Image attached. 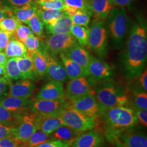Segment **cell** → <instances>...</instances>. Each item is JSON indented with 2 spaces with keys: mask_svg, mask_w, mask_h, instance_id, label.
<instances>
[{
  "mask_svg": "<svg viewBox=\"0 0 147 147\" xmlns=\"http://www.w3.org/2000/svg\"><path fill=\"white\" fill-rule=\"evenodd\" d=\"M113 6L118 7H125L130 5L133 0H110Z\"/></svg>",
  "mask_w": 147,
  "mask_h": 147,
  "instance_id": "f907efd6",
  "label": "cell"
},
{
  "mask_svg": "<svg viewBox=\"0 0 147 147\" xmlns=\"http://www.w3.org/2000/svg\"><path fill=\"white\" fill-rule=\"evenodd\" d=\"M11 84L9 79L7 78H0V101L7 96Z\"/></svg>",
  "mask_w": 147,
  "mask_h": 147,
  "instance_id": "7bdbcfd3",
  "label": "cell"
},
{
  "mask_svg": "<svg viewBox=\"0 0 147 147\" xmlns=\"http://www.w3.org/2000/svg\"><path fill=\"white\" fill-rule=\"evenodd\" d=\"M105 25L112 47L119 49L125 42L127 27V16L124 7H113L106 18Z\"/></svg>",
  "mask_w": 147,
  "mask_h": 147,
  "instance_id": "3957f363",
  "label": "cell"
},
{
  "mask_svg": "<svg viewBox=\"0 0 147 147\" xmlns=\"http://www.w3.org/2000/svg\"><path fill=\"white\" fill-rule=\"evenodd\" d=\"M73 24L70 17L64 14L59 18L52 25L46 26L48 33L55 34L58 33H71Z\"/></svg>",
  "mask_w": 147,
  "mask_h": 147,
  "instance_id": "603a6c76",
  "label": "cell"
},
{
  "mask_svg": "<svg viewBox=\"0 0 147 147\" xmlns=\"http://www.w3.org/2000/svg\"><path fill=\"white\" fill-rule=\"evenodd\" d=\"M50 134V140H61L64 142H69L71 144L76 138L81 133L75 131L73 129L67 125H63Z\"/></svg>",
  "mask_w": 147,
  "mask_h": 147,
  "instance_id": "cb8c5ba5",
  "label": "cell"
},
{
  "mask_svg": "<svg viewBox=\"0 0 147 147\" xmlns=\"http://www.w3.org/2000/svg\"><path fill=\"white\" fill-rule=\"evenodd\" d=\"M21 23L14 16L7 17L0 22V31L7 32L13 34L17 27Z\"/></svg>",
  "mask_w": 147,
  "mask_h": 147,
  "instance_id": "e575fe53",
  "label": "cell"
},
{
  "mask_svg": "<svg viewBox=\"0 0 147 147\" xmlns=\"http://www.w3.org/2000/svg\"><path fill=\"white\" fill-rule=\"evenodd\" d=\"M70 33L75 37L79 44L82 46L88 45L89 30L87 28L73 24Z\"/></svg>",
  "mask_w": 147,
  "mask_h": 147,
  "instance_id": "1f68e13d",
  "label": "cell"
},
{
  "mask_svg": "<svg viewBox=\"0 0 147 147\" xmlns=\"http://www.w3.org/2000/svg\"><path fill=\"white\" fill-rule=\"evenodd\" d=\"M117 147H147L146 135L133 127L105 136Z\"/></svg>",
  "mask_w": 147,
  "mask_h": 147,
  "instance_id": "52a82bcc",
  "label": "cell"
},
{
  "mask_svg": "<svg viewBox=\"0 0 147 147\" xmlns=\"http://www.w3.org/2000/svg\"><path fill=\"white\" fill-rule=\"evenodd\" d=\"M8 3L15 8L21 7L28 3L33 2L34 0H5Z\"/></svg>",
  "mask_w": 147,
  "mask_h": 147,
  "instance_id": "c3c4849f",
  "label": "cell"
},
{
  "mask_svg": "<svg viewBox=\"0 0 147 147\" xmlns=\"http://www.w3.org/2000/svg\"><path fill=\"white\" fill-rule=\"evenodd\" d=\"M38 7L33 1L21 7L15 8L13 11V15L22 23L27 22L34 14H37Z\"/></svg>",
  "mask_w": 147,
  "mask_h": 147,
  "instance_id": "484cf974",
  "label": "cell"
},
{
  "mask_svg": "<svg viewBox=\"0 0 147 147\" xmlns=\"http://www.w3.org/2000/svg\"><path fill=\"white\" fill-rule=\"evenodd\" d=\"M22 113L11 112L0 106V124L16 127L20 119Z\"/></svg>",
  "mask_w": 147,
  "mask_h": 147,
  "instance_id": "f1b7e54d",
  "label": "cell"
},
{
  "mask_svg": "<svg viewBox=\"0 0 147 147\" xmlns=\"http://www.w3.org/2000/svg\"><path fill=\"white\" fill-rule=\"evenodd\" d=\"M134 111H135L138 121H140L142 125L147 127V109H135Z\"/></svg>",
  "mask_w": 147,
  "mask_h": 147,
  "instance_id": "bcb514c9",
  "label": "cell"
},
{
  "mask_svg": "<svg viewBox=\"0 0 147 147\" xmlns=\"http://www.w3.org/2000/svg\"><path fill=\"white\" fill-rule=\"evenodd\" d=\"M50 139V134H47L40 130L34 132L28 140L21 142L22 147H35L47 142Z\"/></svg>",
  "mask_w": 147,
  "mask_h": 147,
  "instance_id": "4dcf8cb0",
  "label": "cell"
},
{
  "mask_svg": "<svg viewBox=\"0 0 147 147\" xmlns=\"http://www.w3.org/2000/svg\"><path fill=\"white\" fill-rule=\"evenodd\" d=\"M133 106L135 109H147V94L144 91L134 92Z\"/></svg>",
  "mask_w": 147,
  "mask_h": 147,
  "instance_id": "8d00e7d4",
  "label": "cell"
},
{
  "mask_svg": "<svg viewBox=\"0 0 147 147\" xmlns=\"http://www.w3.org/2000/svg\"><path fill=\"white\" fill-rule=\"evenodd\" d=\"M77 42V40L71 33L52 34L46 42L44 51L52 56L64 53Z\"/></svg>",
  "mask_w": 147,
  "mask_h": 147,
  "instance_id": "9c48e42d",
  "label": "cell"
},
{
  "mask_svg": "<svg viewBox=\"0 0 147 147\" xmlns=\"http://www.w3.org/2000/svg\"><path fill=\"white\" fill-rule=\"evenodd\" d=\"M93 93L86 77H80L70 80L66 88V95L69 99H73Z\"/></svg>",
  "mask_w": 147,
  "mask_h": 147,
  "instance_id": "7c38bea8",
  "label": "cell"
},
{
  "mask_svg": "<svg viewBox=\"0 0 147 147\" xmlns=\"http://www.w3.org/2000/svg\"><path fill=\"white\" fill-rule=\"evenodd\" d=\"M33 64L36 76H43L47 74V61L44 53L39 50L28 51Z\"/></svg>",
  "mask_w": 147,
  "mask_h": 147,
  "instance_id": "4316f807",
  "label": "cell"
},
{
  "mask_svg": "<svg viewBox=\"0 0 147 147\" xmlns=\"http://www.w3.org/2000/svg\"><path fill=\"white\" fill-rule=\"evenodd\" d=\"M38 130V115L32 111H27L22 113L18 125L15 127L13 135L20 141L24 142Z\"/></svg>",
  "mask_w": 147,
  "mask_h": 147,
  "instance_id": "ba28073f",
  "label": "cell"
},
{
  "mask_svg": "<svg viewBox=\"0 0 147 147\" xmlns=\"http://www.w3.org/2000/svg\"><path fill=\"white\" fill-rule=\"evenodd\" d=\"M38 130H40L47 134H51L56 131L59 127L65 125V122L58 115H38Z\"/></svg>",
  "mask_w": 147,
  "mask_h": 147,
  "instance_id": "44dd1931",
  "label": "cell"
},
{
  "mask_svg": "<svg viewBox=\"0 0 147 147\" xmlns=\"http://www.w3.org/2000/svg\"><path fill=\"white\" fill-rule=\"evenodd\" d=\"M88 45L100 58L109 51V37L104 21L93 20L88 28Z\"/></svg>",
  "mask_w": 147,
  "mask_h": 147,
  "instance_id": "5b68a950",
  "label": "cell"
},
{
  "mask_svg": "<svg viewBox=\"0 0 147 147\" xmlns=\"http://www.w3.org/2000/svg\"><path fill=\"white\" fill-rule=\"evenodd\" d=\"M147 56V27L143 22L139 21L131 27L121 59L123 68L128 78L142 73Z\"/></svg>",
  "mask_w": 147,
  "mask_h": 147,
  "instance_id": "6da1fadb",
  "label": "cell"
},
{
  "mask_svg": "<svg viewBox=\"0 0 147 147\" xmlns=\"http://www.w3.org/2000/svg\"><path fill=\"white\" fill-rule=\"evenodd\" d=\"M53 0H38L37 1V3H43V2H50L53 1Z\"/></svg>",
  "mask_w": 147,
  "mask_h": 147,
  "instance_id": "9f6ffc18",
  "label": "cell"
},
{
  "mask_svg": "<svg viewBox=\"0 0 147 147\" xmlns=\"http://www.w3.org/2000/svg\"><path fill=\"white\" fill-rule=\"evenodd\" d=\"M95 97L100 111L125 106L129 102L126 93L118 86L110 83L100 85L96 89Z\"/></svg>",
  "mask_w": 147,
  "mask_h": 147,
  "instance_id": "277c9868",
  "label": "cell"
},
{
  "mask_svg": "<svg viewBox=\"0 0 147 147\" xmlns=\"http://www.w3.org/2000/svg\"><path fill=\"white\" fill-rule=\"evenodd\" d=\"M113 7L110 0H88V10L94 20L104 21Z\"/></svg>",
  "mask_w": 147,
  "mask_h": 147,
  "instance_id": "ac0fdd59",
  "label": "cell"
},
{
  "mask_svg": "<svg viewBox=\"0 0 147 147\" xmlns=\"http://www.w3.org/2000/svg\"><path fill=\"white\" fill-rule=\"evenodd\" d=\"M35 89V85L30 79H21L14 84H11L7 96L21 98H29Z\"/></svg>",
  "mask_w": 147,
  "mask_h": 147,
  "instance_id": "ffe728a7",
  "label": "cell"
},
{
  "mask_svg": "<svg viewBox=\"0 0 147 147\" xmlns=\"http://www.w3.org/2000/svg\"><path fill=\"white\" fill-rule=\"evenodd\" d=\"M7 60L8 58L6 56L5 53L0 51V65L5 67Z\"/></svg>",
  "mask_w": 147,
  "mask_h": 147,
  "instance_id": "db71d44e",
  "label": "cell"
},
{
  "mask_svg": "<svg viewBox=\"0 0 147 147\" xmlns=\"http://www.w3.org/2000/svg\"><path fill=\"white\" fill-rule=\"evenodd\" d=\"M64 95L63 82L51 80L42 86L36 99L62 100L64 99Z\"/></svg>",
  "mask_w": 147,
  "mask_h": 147,
  "instance_id": "2e32d148",
  "label": "cell"
},
{
  "mask_svg": "<svg viewBox=\"0 0 147 147\" xmlns=\"http://www.w3.org/2000/svg\"><path fill=\"white\" fill-rule=\"evenodd\" d=\"M71 144L69 142L61 140H51L44 142L35 147H70Z\"/></svg>",
  "mask_w": 147,
  "mask_h": 147,
  "instance_id": "ee69618b",
  "label": "cell"
},
{
  "mask_svg": "<svg viewBox=\"0 0 147 147\" xmlns=\"http://www.w3.org/2000/svg\"><path fill=\"white\" fill-rule=\"evenodd\" d=\"M78 11V9L74 7H68V6L65 5L64 6V8L63 10L64 14L70 18H71L73 16H74Z\"/></svg>",
  "mask_w": 147,
  "mask_h": 147,
  "instance_id": "f5cc1de1",
  "label": "cell"
},
{
  "mask_svg": "<svg viewBox=\"0 0 147 147\" xmlns=\"http://www.w3.org/2000/svg\"><path fill=\"white\" fill-rule=\"evenodd\" d=\"M97 117V123L102 124L105 136L134 127L138 123L135 111L125 106L101 110Z\"/></svg>",
  "mask_w": 147,
  "mask_h": 147,
  "instance_id": "7a4b0ae2",
  "label": "cell"
},
{
  "mask_svg": "<svg viewBox=\"0 0 147 147\" xmlns=\"http://www.w3.org/2000/svg\"><path fill=\"white\" fill-rule=\"evenodd\" d=\"M13 34L7 32L0 31V51L5 50L8 42H9Z\"/></svg>",
  "mask_w": 147,
  "mask_h": 147,
  "instance_id": "f6af8a7d",
  "label": "cell"
},
{
  "mask_svg": "<svg viewBox=\"0 0 147 147\" xmlns=\"http://www.w3.org/2000/svg\"><path fill=\"white\" fill-rule=\"evenodd\" d=\"M104 138L98 130H90L80 134L70 147H100L104 144Z\"/></svg>",
  "mask_w": 147,
  "mask_h": 147,
  "instance_id": "5bb4252c",
  "label": "cell"
},
{
  "mask_svg": "<svg viewBox=\"0 0 147 147\" xmlns=\"http://www.w3.org/2000/svg\"><path fill=\"white\" fill-rule=\"evenodd\" d=\"M0 147H22L21 141L14 135L7 137L0 140Z\"/></svg>",
  "mask_w": 147,
  "mask_h": 147,
  "instance_id": "b9f144b4",
  "label": "cell"
},
{
  "mask_svg": "<svg viewBox=\"0 0 147 147\" xmlns=\"http://www.w3.org/2000/svg\"><path fill=\"white\" fill-rule=\"evenodd\" d=\"M47 61V74L53 81L65 82L68 77L63 64L48 53L43 52Z\"/></svg>",
  "mask_w": 147,
  "mask_h": 147,
  "instance_id": "4fadbf2b",
  "label": "cell"
},
{
  "mask_svg": "<svg viewBox=\"0 0 147 147\" xmlns=\"http://www.w3.org/2000/svg\"><path fill=\"white\" fill-rule=\"evenodd\" d=\"M139 78V82L141 84V86L143 89V90L147 92V69L141 74Z\"/></svg>",
  "mask_w": 147,
  "mask_h": 147,
  "instance_id": "681fc988",
  "label": "cell"
},
{
  "mask_svg": "<svg viewBox=\"0 0 147 147\" xmlns=\"http://www.w3.org/2000/svg\"><path fill=\"white\" fill-rule=\"evenodd\" d=\"M15 127L0 124V140L5 137L13 135Z\"/></svg>",
  "mask_w": 147,
  "mask_h": 147,
  "instance_id": "7dc6e473",
  "label": "cell"
},
{
  "mask_svg": "<svg viewBox=\"0 0 147 147\" xmlns=\"http://www.w3.org/2000/svg\"><path fill=\"white\" fill-rule=\"evenodd\" d=\"M58 116L63 119L66 125L79 133L93 130L98 124L96 118L86 116L70 107L63 109Z\"/></svg>",
  "mask_w": 147,
  "mask_h": 147,
  "instance_id": "8992f818",
  "label": "cell"
},
{
  "mask_svg": "<svg viewBox=\"0 0 147 147\" xmlns=\"http://www.w3.org/2000/svg\"><path fill=\"white\" fill-rule=\"evenodd\" d=\"M5 53L7 58L24 57L28 53V50L22 42L11 39L8 43L5 50Z\"/></svg>",
  "mask_w": 147,
  "mask_h": 147,
  "instance_id": "d4e9b609",
  "label": "cell"
},
{
  "mask_svg": "<svg viewBox=\"0 0 147 147\" xmlns=\"http://www.w3.org/2000/svg\"><path fill=\"white\" fill-rule=\"evenodd\" d=\"M42 9H53L63 11L65 5L63 0H53V1L38 3Z\"/></svg>",
  "mask_w": 147,
  "mask_h": 147,
  "instance_id": "ab89813d",
  "label": "cell"
},
{
  "mask_svg": "<svg viewBox=\"0 0 147 147\" xmlns=\"http://www.w3.org/2000/svg\"><path fill=\"white\" fill-rule=\"evenodd\" d=\"M64 5L74 7L78 10H88V0H63ZM89 11V10H88Z\"/></svg>",
  "mask_w": 147,
  "mask_h": 147,
  "instance_id": "60d3db41",
  "label": "cell"
},
{
  "mask_svg": "<svg viewBox=\"0 0 147 147\" xmlns=\"http://www.w3.org/2000/svg\"><path fill=\"white\" fill-rule=\"evenodd\" d=\"M33 101L29 98H21L16 96H7L0 101V106L11 112L22 113L31 108Z\"/></svg>",
  "mask_w": 147,
  "mask_h": 147,
  "instance_id": "e0dca14e",
  "label": "cell"
},
{
  "mask_svg": "<svg viewBox=\"0 0 147 147\" xmlns=\"http://www.w3.org/2000/svg\"><path fill=\"white\" fill-rule=\"evenodd\" d=\"M88 75L97 80H107L113 76L110 66L102 59L92 57L87 68Z\"/></svg>",
  "mask_w": 147,
  "mask_h": 147,
  "instance_id": "9a60e30c",
  "label": "cell"
},
{
  "mask_svg": "<svg viewBox=\"0 0 147 147\" xmlns=\"http://www.w3.org/2000/svg\"><path fill=\"white\" fill-rule=\"evenodd\" d=\"M22 42L25 45L29 52L39 50L40 44V37H37L33 33L25 38Z\"/></svg>",
  "mask_w": 147,
  "mask_h": 147,
  "instance_id": "74e56055",
  "label": "cell"
},
{
  "mask_svg": "<svg viewBox=\"0 0 147 147\" xmlns=\"http://www.w3.org/2000/svg\"><path fill=\"white\" fill-rule=\"evenodd\" d=\"M59 56L62 59L68 79L72 80L80 77H87L89 76L87 70L69 58L64 53H60Z\"/></svg>",
  "mask_w": 147,
  "mask_h": 147,
  "instance_id": "7402d4cb",
  "label": "cell"
},
{
  "mask_svg": "<svg viewBox=\"0 0 147 147\" xmlns=\"http://www.w3.org/2000/svg\"><path fill=\"white\" fill-rule=\"evenodd\" d=\"M63 53L69 58L87 70L88 66L92 56L84 47L80 45L78 42L74 44Z\"/></svg>",
  "mask_w": 147,
  "mask_h": 147,
  "instance_id": "d6986e66",
  "label": "cell"
},
{
  "mask_svg": "<svg viewBox=\"0 0 147 147\" xmlns=\"http://www.w3.org/2000/svg\"><path fill=\"white\" fill-rule=\"evenodd\" d=\"M33 33L37 37H42L43 33L44 23L37 14H34L27 22Z\"/></svg>",
  "mask_w": 147,
  "mask_h": 147,
  "instance_id": "d590c367",
  "label": "cell"
},
{
  "mask_svg": "<svg viewBox=\"0 0 147 147\" xmlns=\"http://www.w3.org/2000/svg\"><path fill=\"white\" fill-rule=\"evenodd\" d=\"M18 66L22 79L33 80L36 76L32 58L27 53L26 57L16 58Z\"/></svg>",
  "mask_w": 147,
  "mask_h": 147,
  "instance_id": "83f0119b",
  "label": "cell"
},
{
  "mask_svg": "<svg viewBox=\"0 0 147 147\" xmlns=\"http://www.w3.org/2000/svg\"><path fill=\"white\" fill-rule=\"evenodd\" d=\"M8 78L7 77L5 67L0 65V78Z\"/></svg>",
  "mask_w": 147,
  "mask_h": 147,
  "instance_id": "11a10c76",
  "label": "cell"
},
{
  "mask_svg": "<svg viewBox=\"0 0 147 147\" xmlns=\"http://www.w3.org/2000/svg\"><path fill=\"white\" fill-rule=\"evenodd\" d=\"M69 107L68 101L62 100L36 99L32 102L30 110L39 116H56L63 109Z\"/></svg>",
  "mask_w": 147,
  "mask_h": 147,
  "instance_id": "30bf717a",
  "label": "cell"
},
{
  "mask_svg": "<svg viewBox=\"0 0 147 147\" xmlns=\"http://www.w3.org/2000/svg\"><path fill=\"white\" fill-rule=\"evenodd\" d=\"M7 77L9 80H18L22 79L18 66L16 57L8 58L5 66Z\"/></svg>",
  "mask_w": 147,
  "mask_h": 147,
  "instance_id": "d6a6232c",
  "label": "cell"
},
{
  "mask_svg": "<svg viewBox=\"0 0 147 147\" xmlns=\"http://www.w3.org/2000/svg\"><path fill=\"white\" fill-rule=\"evenodd\" d=\"M68 104L69 107L89 117L96 118L100 113V107L93 93L75 99H69Z\"/></svg>",
  "mask_w": 147,
  "mask_h": 147,
  "instance_id": "8fae6325",
  "label": "cell"
},
{
  "mask_svg": "<svg viewBox=\"0 0 147 147\" xmlns=\"http://www.w3.org/2000/svg\"><path fill=\"white\" fill-rule=\"evenodd\" d=\"M14 16L13 11L8 8H0V22L6 18Z\"/></svg>",
  "mask_w": 147,
  "mask_h": 147,
  "instance_id": "816d5d0a",
  "label": "cell"
},
{
  "mask_svg": "<svg viewBox=\"0 0 147 147\" xmlns=\"http://www.w3.org/2000/svg\"><path fill=\"white\" fill-rule=\"evenodd\" d=\"M31 34H33V32L30 28L24 25H22L21 23L17 27L16 31L14 32L12 36L14 37V39L22 42V41L25 38H26L27 37Z\"/></svg>",
  "mask_w": 147,
  "mask_h": 147,
  "instance_id": "f35d334b",
  "label": "cell"
},
{
  "mask_svg": "<svg viewBox=\"0 0 147 147\" xmlns=\"http://www.w3.org/2000/svg\"><path fill=\"white\" fill-rule=\"evenodd\" d=\"M37 14L46 26L52 25L65 14L63 11L61 10L42 9L40 8H38Z\"/></svg>",
  "mask_w": 147,
  "mask_h": 147,
  "instance_id": "f546056e",
  "label": "cell"
},
{
  "mask_svg": "<svg viewBox=\"0 0 147 147\" xmlns=\"http://www.w3.org/2000/svg\"><path fill=\"white\" fill-rule=\"evenodd\" d=\"M92 13L88 10H78L71 19L74 25L84 27L88 28Z\"/></svg>",
  "mask_w": 147,
  "mask_h": 147,
  "instance_id": "836d02e7",
  "label": "cell"
}]
</instances>
